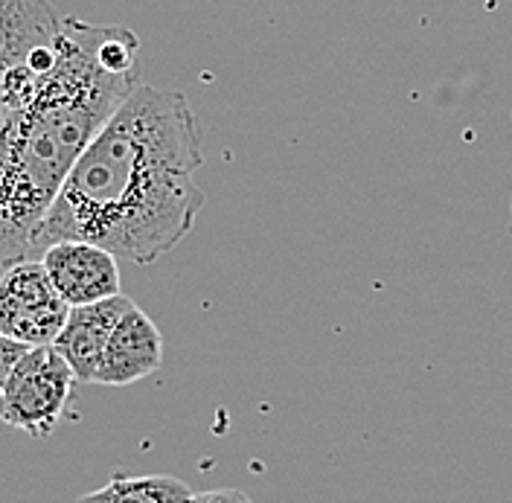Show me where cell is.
I'll list each match as a JSON object with an SVG mask.
<instances>
[{
	"label": "cell",
	"mask_w": 512,
	"mask_h": 503,
	"mask_svg": "<svg viewBox=\"0 0 512 503\" xmlns=\"http://www.w3.org/2000/svg\"><path fill=\"white\" fill-rule=\"evenodd\" d=\"M201 166L190 99L140 82L76 160L35 236V256L79 239L134 265L158 262L190 236L207 204L195 181Z\"/></svg>",
	"instance_id": "cell-1"
},
{
	"label": "cell",
	"mask_w": 512,
	"mask_h": 503,
	"mask_svg": "<svg viewBox=\"0 0 512 503\" xmlns=\"http://www.w3.org/2000/svg\"><path fill=\"white\" fill-rule=\"evenodd\" d=\"M128 27L62 21L35 94L0 123V268L35 259V236L88 143L140 85Z\"/></svg>",
	"instance_id": "cell-2"
},
{
	"label": "cell",
	"mask_w": 512,
	"mask_h": 503,
	"mask_svg": "<svg viewBox=\"0 0 512 503\" xmlns=\"http://www.w3.org/2000/svg\"><path fill=\"white\" fill-rule=\"evenodd\" d=\"M76 376L53 346H32L0 393V422L44 440L62 422Z\"/></svg>",
	"instance_id": "cell-3"
},
{
	"label": "cell",
	"mask_w": 512,
	"mask_h": 503,
	"mask_svg": "<svg viewBox=\"0 0 512 503\" xmlns=\"http://www.w3.org/2000/svg\"><path fill=\"white\" fill-rule=\"evenodd\" d=\"M70 306L56 291L41 259H21L0 277V332L18 344L53 346Z\"/></svg>",
	"instance_id": "cell-4"
},
{
	"label": "cell",
	"mask_w": 512,
	"mask_h": 503,
	"mask_svg": "<svg viewBox=\"0 0 512 503\" xmlns=\"http://www.w3.org/2000/svg\"><path fill=\"white\" fill-rule=\"evenodd\" d=\"M59 30L62 21L50 0H0V94L15 70L53 64Z\"/></svg>",
	"instance_id": "cell-5"
},
{
	"label": "cell",
	"mask_w": 512,
	"mask_h": 503,
	"mask_svg": "<svg viewBox=\"0 0 512 503\" xmlns=\"http://www.w3.org/2000/svg\"><path fill=\"white\" fill-rule=\"evenodd\" d=\"M41 262L70 309L123 294L117 256L99 245L79 239L53 242L41 253Z\"/></svg>",
	"instance_id": "cell-6"
},
{
	"label": "cell",
	"mask_w": 512,
	"mask_h": 503,
	"mask_svg": "<svg viewBox=\"0 0 512 503\" xmlns=\"http://www.w3.org/2000/svg\"><path fill=\"white\" fill-rule=\"evenodd\" d=\"M160 364H163V335L155 320L140 306H131L111 332L94 384L126 387L158 373Z\"/></svg>",
	"instance_id": "cell-7"
},
{
	"label": "cell",
	"mask_w": 512,
	"mask_h": 503,
	"mask_svg": "<svg viewBox=\"0 0 512 503\" xmlns=\"http://www.w3.org/2000/svg\"><path fill=\"white\" fill-rule=\"evenodd\" d=\"M134 306V300L126 294L99 300V303H88V306H73L67 323L59 332V338L53 341V349L62 355L70 364L76 381L82 384H94L102 352L111 341L114 326L120 323V317L126 315Z\"/></svg>",
	"instance_id": "cell-8"
},
{
	"label": "cell",
	"mask_w": 512,
	"mask_h": 503,
	"mask_svg": "<svg viewBox=\"0 0 512 503\" xmlns=\"http://www.w3.org/2000/svg\"><path fill=\"white\" fill-rule=\"evenodd\" d=\"M190 498V486L172 474H114L102 489L88 492L79 503H187Z\"/></svg>",
	"instance_id": "cell-9"
},
{
	"label": "cell",
	"mask_w": 512,
	"mask_h": 503,
	"mask_svg": "<svg viewBox=\"0 0 512 503\" xmlns=\"http://www.w3.org/2000/svg\"><path fill=\"white\" fill-rule=\"evenodd\" d=\"M30 349H32V346L18 344V341L6 338V335L0 332V393H3L6 381L12 378L15 367L21 364V358H24V355H27Z\"/></svg>",
	"instance_id": "cell-10"
},
{
	"label": "cell",
	"mask_w": 512,
	"mask_h": 503,
	"mask_svg": "<svg viewBox=\"0 0 512 503\" xmlns=\"http://www.w3.org/2000/svg\"><path fill=\"white\" fill-rule=\"evenodd\" d=\"M187 503H254L239 489H207V492H192Z\"/></svg>",
	"instance_id": "cell-11"
},
{
	"label": "cell",
	"mask_w": 512,
	"mask_h": 503,
	"mask_svg": "<svg viewBox=\"0 0 512 503\" xmlns=\"http://www.w3.org/2000/svg\"><path fill=\"white\" fill-rule=\"evenodd\" d=\"M510 236H512V198H510Z\"/></svg>",
	"instance_id": "cell-12"
},
{
	"label": "cell",
	"mask_w": 512,
	"mask_h": 503,
	"mask_svg": "<svg viewBox=\"0 0 512 503\" xmlns=\"http://www.w3.org/2000/svg\"><path fill=\"white\" fill-rule=\"evenodd\" d=\"M3 114H6V111H3V108H0V123H3Z\"/></svg>",
	"instance_id": "cell-13"
}]
</instances>
